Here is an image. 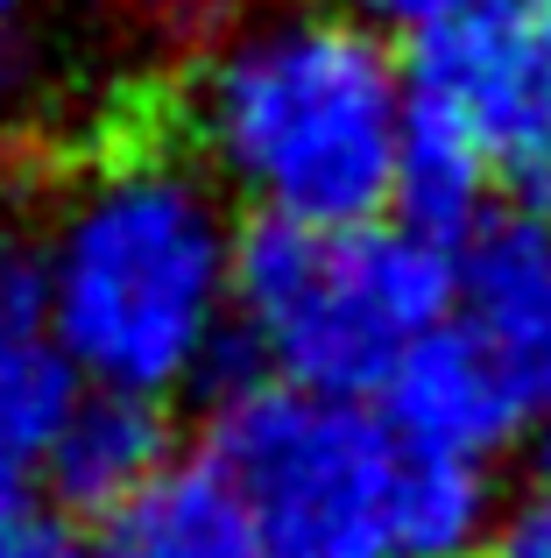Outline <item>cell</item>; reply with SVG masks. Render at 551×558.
Instances as JSON below:
<instances>
[{"label":"cell","mask_w":551,"mask_h":558,"mask_svg":"<svg viewBox=\"0 0 551 558\" xmlns=\"http://www.w3.org/2000/svg\"><path fill=\"white\" fill-rule=\"evenodd\" d=\"M0 558H93V537L36 502V509L0 523Z\"/></svg>","instance_id":"obj_12"},{"label":"cell","mask_w":551,"mask_h":558,"mask_svg":"<svg viewBox=\"0 0 551 558\" xmlns=\"http://www.w3.org/2000/svg\"><path fill=\"white\" fill-rule=\"evenodd\" d=\"M551 213V28L530 0H453L403 57L396 227L431 247L467 241L488 198Z\"/></svg>","instance_id":"obj_3"},{"label":"cell","mask_w":551,"mask_h":558,"mask_svg":"<svg viewBox=\"0 0 551 558\" xmlns=\"http://www.w3.org/2000/svg\"><path fill=\"white\" fill-rule=\"evenodd\" d=\"M481 558H551V502L544 495H530L524 509L495 517V537H488Z\"/></svg>","instance_id":"obj_13"},{"label":"cell","mask_w":551,"mask_h":558,"mask_svg":"<svg viewBox=\"0 0 551 558\" xmlns=\"http://www.w3.org/2000/svg\"><path fill=\"white\" fill-rule=\"evenodd\" d=\"M530 8H538V22H544V28H551V0H530Z\"/></svg>","instance_id":"obj_17"},{"label":"cell","mask_w":551,"mask_h":558,"mask_svg":"<svg viewBox=\"0 0 551 558\" xmlns=\"http://www.w3.org/2000/svg\"><path fill=\"white\" fill-rule=\"evenodd\" d=\"M530 403L538 396L524 389V375L488 340H474L460 318H445L439 332H425L396 361V375L382 381V410L375 417H382V432L411 460L488 466L495 452H510L524 438Z\"/></svg>","instance_id":"obj_6"},{"label":"cell","mask_w":551,"mask_h":558,"mask_svg":"<svg viewBox=\"0 0 551 558\" xmlns=\"http://www.w3.org/2000/svg\"><path fill=\"white\" fill-rule=\"evenodd\" d=\"M488 537H495V474L403 452L389 558H481Z\"/></svg>","instance_id":"obj_11"},{"label":"cell","mask_w":551,"mask_h":558,"mask_svg":"<svg viewBox=\"0 0 551 558\" xmlns=\"http://www.w3.org/2000/svg\"><path fill=\"white\" fill-rule=\"evenodd\" d=\"M170 460H177V452H170V410L163 403L85 389L78 403H71V417L57 424L50 452H42L36 488L50 495V509L64 523H107L113 509L135 502Z\"/></svg>","instance_id":"obj_9"},{"label":"cell","mask_w":551,"mask_h":558,"mask_svg":"<svg viewBox=\"0 0 551 558\" xmlns=\"http://www.w3.org/2000/svg\"><path fill=\"white\" fill-rule=\"evenodd\" d=\"M403 156V57L360 14L269 8L192 71V163L283 227L382 219Z\"/></svg>","instance_id":"obj_2"},{"label":"cell","mask_w":551,"mask_h":558,"mask_svg":"<svg viewBox=\"0 0 551 558\" xmlns=\"http://www.w3.org/2000/svg\"><path fill=\"white\" fill-rule=\"evenodd\" d=\"M28 241L50 340L85 389L170 410L212 375L234 332L241 219L192 156L163 142L93 156Z\"/></svg>","instance_id":"obj_1"},{"label":"cell","mask_w":551,"mask_h":558,"mask_svg":"<svg viewBox=\"0 0 551 558\" xmlns=\"http://www.w3.org/2000/svg\"><path fill=\"white\" fill-rule=\"evenodd\" d=\"M460 326L488 340L530 396L551 389V213H502L460 241Z\"/></svg>","instance_id":"obj_8"},{"label":"cell","mask_w":551,"mask_h":558,"mask_svg":"<svg viewBox=\"0 0 551 558\" xmlns=\"http://www.w3.org/2000/svg\"><path fill=\"white\" fill-rule=\"evenodd\" d=\"M354 8H360V22H411V28H425L431 22V14H445V8H453V0H354Z\"/></svg>","instance_id":"obj_14"},{"label":"cell","mask_w":551,"mask_h":558,"mask_svg":"<svg viewBox=\"0 0 551 558\" xmlns=\"http://www.w3.org/2000/svg\"><path fill=\"white\" fill-rule=\"evenodd\" d=\"M93 558H262V551L206 466L170 460L135 502L99 523Z\"/></svg>","instance_id":"obj_10"},{"label":"cell","mask_w":551,"mask_h":558,"mask_svg":"<svg viewBox=\"0 0 551 558\" xmlns=\"http://www.w3.org/2000/svg\"><path fill=\"white\" fill-rule=\"evenodd\" d=\"M530 466H538V481H544V502H551V389L530 403Z\"/></svg>","instance_id":"obj_15"},{"label":"cell","mask_w":551,"mask_h":558,"mask_svg":"<svg viewBox=\"0 0 551 558\" xmlns=\"http://www.w3.org/2000/svg\"><path fill=\"white\" fill-rule=\"evenodd\" d=\"M453 318V255L396 219L283 227L248 219L234 241V326L269 381L368 403L425 332Z\"/></svg>","instance_id":"obj_4"},{"label":"cell","mask_w":551,"mask_h":558,"mask_svg":"<svg viewBox=\"0 0 551 558\" xmlns=\"http://www.w3.org/2000/svg\"><path fill=\"white\" fill-rule=\"evenodd\" d=\"M241 509L262 558H389L403 446L368 403L290 381H234L206 417L198 452Z\"/></svg>","instance_id":"obj_5"},{"label":"cell","mask_w":551,"mask_h":558,"mask_svg":"<svg viewBox=\"0 0 551 558\" xmlns=\"http://www.w3.org/2000/svg\"><path fill=\"white\" fill-rule=\"evenodd\" d=\"M28 8H36V0H0V57H8V43H14V28L28 22Z\"/></svg>","instance_id":"obj_16"},{"label":"cell","mask_w":551,"mask_h":558,"mask_svg":"<svg viewBox=\"0 0 551 558\" xmlns=\"http://www.w3.org/2000/svg\"><path fill=\"white\" fill-rule=\"evenodd\" d=\"M85 381L50 340L28 227L0 219V523L36 509V474Z\"/></svg>","instance_id":"obj_7"}]
</instances>
